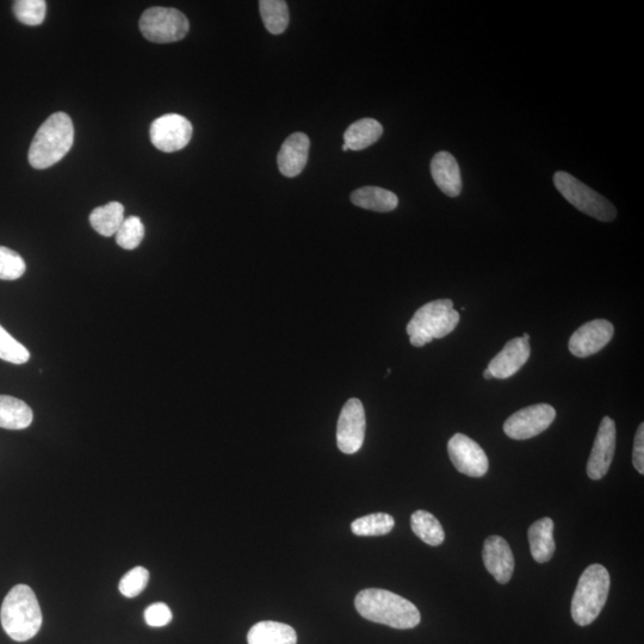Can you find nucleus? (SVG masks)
Wrapping results in <instances>:
<instances>
[{
  "label": "nucleus",
  "instance_id": "1",
  "mask_svg": "<svg viewBox=\"0 0 644 644\" xmlns=\"http://www.w3.org/2000/svg\"><path fill=\"white\" fill-rule=\"evenodd\" d=\"M356 610L370 622L385 624L394 629H413L420 623L416 605L405 598L380 588H368L357 594Z\"/></svg>",
  "mask_w": 644,
  "mask_h": 644
},
{
  "label": "nucleus",
  "instance_id": "2",
  "mask_svg": "<svg viewBox=\"0 0 644 644\" xmlns=\"http://www.w3.org/2000/svg\"><path fill=\"white\" fill-rule=\"evenodd\" d=\"M0 621L10 639L17 642L32 640L42 625V612L34 591L27 585H17L5 597Z\"/></svg>",
  "mask_w": 644,
  "mask_h": 644
},
{
  "label": "nucleus",
  "instance_id": "3",
  "mask_svg": "<svg viewBox=\"0 0 644 644\" xmlns=\"http://www.w3.org/2000/svg\"><path fill=\"white\" fill-rule=\"evenodd\" d=\"M74 142V127L71 117L65 113L49 116L34 136L29 148L30 165L45 170L58 164L71 151Z\"/></svg>",
  "mask_w": 644,
  "mask_h": 644
},
{
  "label": "nucleus",
  "instance_id": "4",
  "mask_svg": "<svg viewBox=\"0 0 644 644\" xmlns=\"http://www.w3.org/2000/svg\"><path fill=\"white\" fill-rule=\"evenodd\" d=\"M610 574L602 565H591L582 573L572 600V618L580 627L592 624L608 602Z\"/></svg>",
  "mask_w": 644,
  "mask_h": 644
},
{
  "label": "nucleus",
  "instance_id": "5",
  "mask_svg": "<svg viewBox=\"0 0 644 644\" xmlns=\"http://www.w3.org/2000/svg\"><path fill=\"white\" fill-rule=\"evenodd\" d=\"M460 322V313L451 300H437L426 303L418 309L407 325L410 342L416 348H423L433 339L449 336Z\"/></svg>",
  "mask_w": 644,
  "mask_h": 644
},
{
  "label": "nucleus",
  "instance_id": "6",
  "mask_svg": "<svg viewBox=\"0 0 644 644\" xmlns=\"http://www.w3.org/2000/svg\"><path fill=\"white\" fill-rule=\"evenodd\" d=\"M554 184L559 193L580 212L602 222L616 219L617 210L610 201L569 173L556 172Z\"/></svg>",
  "mask_w": 644,
  "mask_h": 644
},
{
  "label": "nucleus",
  "instance_id": "7",
  "mask_svg": "<svg viewBox=\"0 0 644 644\" xmlns=\"http://www.w3.org/2000/svg\"><path fill=\"white\" fill-rule=\"evenodd\" d=\"M190 24L183 12L173 8L148 9L141 16L140 30L148 41L172 43L188 35Z\"/></svg>",
  "mask_w": 644,
  "mask_h": 644
},
{
  "label": "nucleus",
  "instance_id": "8",
  "mask_svg": "<svg viewBox=\"0 0 644 644\" xmlns=\"http://www.w3.org/2000/svg\"><path fill=\"white\" fill-rule=\"evenodd\" d=\"M555 418V408L548 404L525 407L505 421L504 432L516 441H525L541 435L554 423Z\"/></svg>",
  "mask_w": 644,
  "mask_h": 644
},
{
  "label": "nucleus",
  "instance_id": "9",
  "mask_svg": "<svg viewBox=\"0 0 644 644\" xmlns=\"http://www.w3.org/2000/svg\"><path fill=\"white\" fill-rule=\"evenodd\" d=\"M151 141L161 152L173 153L187 147L193 136V125L178 114H167L152 123Z\"/></svg>",
  "mask_w": 644,
  "mask_h": 644
},
{
  "label": "nucleus",
  "instance_id": "10",
  "mask_svg": "<svg viewBox=\"0 0 644 644\" xmlns=\"http://www.w3.org/2000/svg\"><path fill=\"white\" fill-rule=\"evenodd\" d=\"M367 419L361 400L350 399L343 407L338 420L337 444L346 455H354L364 443Z\"/></svg>",
  "mask_w": 644,
  "mask_h": 644
},
{
  "label": "nucleus",
  "instance_id": "11",
  "mask_svg": "<svg viewBox=\"0 0 644 644\" xmlns=\"http://www.w3.org/2000/svg\"><path fill=\"white\" fill-rule=\"evenodd\" d=\"M449 457L458 472L470 478H482L488 472L489 462L485 450L462 433H456L448 443Z\"/></svg>",
  "mask_w": 644,
  "mask_h": 644
},
{
  "label": "nucleus",
  "instance_id": "12",
  "mask_svg": "<svg viewBox=\"0 0 644 644\" xmlns=\"http://www.w3.org/2000/svg\"><path fill=\"white\" fill-rule=\"evenodd\" d=\"M615 327L608 320L598 319L582 325L569 340V351L578 358L598 354L611 342Z\"/></svg>",
  "mask_w": 644,
  "mask_h": 644
},
{
  "label": "nucleus",
  "instance_id": "13",
  "mask_svg": "<svg viewBox=\"0 0 644 644\" xmlns=\"http://www.w3.org/2000/svg\"><path fill=\"white\" fill-rule=\"evenodd\" d=\"M616 424L610 417L600 423L596 441H594L590 460L587 463V475L591 480L603 479L608 474L616 450Z\"/></svg>",
  "mask_w": 644,
  "mask_h": 644
},
{
  "label": "nucleus",
  "instance_id": "14",
  "mask_svg": "<svg viewBox=\"0 0 644 644\" xmlns=\"http://www.w3.org/2000/svg\"><path fill=\"white\" fill-rule=\"evenodd\" d=\"M483 563L493 578L499 584H507L515 571V556H513L510 544L503 537H488L483 544Z\"/></svg>",
  "mask_w": 644,
  "mask_h": 644
},
{
  "label": "nucleus",
  "instance_id": "15",
  "mask_svg": "<svg viewBox=\"0 0 644 644\" xmlns=\"http://www.w3.org/2000/svg\"><path fill=\"white\" fill-rule=\"evenodd\" d=\"M531 355L528 340L515 338L505 345V348L495 356L488 365L493 379L506 380L516 375L524 367Z\"/></svg>",
  "mask_w": 644,
  "mask_h": 644
},
{
  "label": "nucleus",
  "instance_id": "16",
  "mask_svg": "<svg viewBox=\"0 0 644 644\" xmlns=\"http://www.w3.org/2000/svg\"><path fill=\"white\" fill-rule=\"evenodd\" d=\"M311 141L306 134L294 133L283 142L277 164L282 175L288 178L299 176L307 165Z\"/></svg>",
  "mask_w": 644,
  "mask_h": 644
},
{
  "label": "nucleus",
  "instance_id": "17",
  "mask_svg": "<svg viewBox=\"0 0 644 644\" xmlns=\"http://www.w3.org/2000/svg\"><path fill=\"white\" fill-rule=\"evenodd\" d=\"M431 175L439 190L449 197L462 193L460 165L449 152H439L431 161Z\"/></svg>",
  "mask_w": 644,
  "mask_h": 644
},
{
  "label": "nucleus",
  "instance_id": "18",
  "mask_svg": "<svg viewBox=\"0 0 644 644\" xmlns=\"http://www.w3.org/2000/svg\"><path fill=\"white\" fill-rule=\"evenodd\" d=\"M529 543L531 555L538 563L551 560L555 553L554 522L551 518H542L530 526Z\"/></svg>",
  "mask_w": 644,
  "mask_h": 644
},
{
  "label": "nucleus",
  "instance_id": "19",
  "mask_svg": "<svg viewBox=\"0 0 644 644\" xmlns=\"http://www.w3.org/2000/svg\"><path fill=\"white\" fill-rule=\"evenodd\" d=\"M34 413L26 402L14 396L0 395V427L24 430L33 423Z\"/></svg>",
  "mask_w": 644,
  "mask_h": 644
},
{
  "label": "nucleus",
  "instance_id": "20",
  "mask_svg": "<svg viewBox=\"0 0 644 644\" xmlns=\"http://www.w3.org/2000/svg\"><path fill=\"white\" fill-rule=\"evenodd\" d=\"M351 202L356 207L379 213L393 212L399 206L398 196L392 191L379 187L357 189L351 195Z\"/></svg>",
  "mask_w": 644,
  "mask_h": 644
},
{
  "label": "nucleus",
  "instance_id": "21",
  "mask_svg": "<svg viewBox=\"0 0 644 644\" xmlns=\"http://www.w3.org/2000/svg\"><path fill=\"white\" fill-rule=\"evenodd\" d=\"M249 644H296L297 635L290 625L272 621L253 625L247 635Z\"/></svg>",
  "mask_w": 644,
  "mask_h": 644
},
{
  "label": "nucleus",
  "instance_id": "22",
  "mask_svg": "<svg viewBox=\"0 0 644 644\" xmlns=\"http://www.w3.org/2000/svg\"><path fill=\"white\" fill-rule=\"evenodd\" d=\"M383 127L379 121L374 119H362L346 129L344 134V145L351 151H363L373 146L381 139Z\"/></svg>",
  "mask_w": 644,
  "mask_h": 644
},
{
  "label": "nucleus",
  "instance_id": "23",
  "mask_svg": "<svg viewBox=\"0 0 644 644\" xmlns=\"http://www.w3.org/2000/svg\"><path fill=\"white\" fill-rule=\"evenodd\" d=\"M123 221H125V208L119 202H111L107 206L98 207L90 214L92 228L103 237L116 235Z\"/></svg>",
  "mask_w": 644,
  "mask_h": 644
},
{
  "label": "nucleus",
  "instance_id": "24",
  "mask_svg": "<svg viewBox=\"0 0 644 644\" xmlns=\"http://www.w3.org/2000/svg\"><path fill=\"white\" fill-rule=\"evenodd\" d=\"M411 526L414 534L431 547L441 546L445 540L442 524L430 512L423 510L414 512L411 517Z\"/></svg>",
  "mask_w": 644,
  "mask_h": 644
},
{
  "label": "nucleus",
  "instance_id": "25",
  "mask_svg": "<svg viewBox=\"0 0 644 644\" xmlns=\"http://www.w3.org/2000/svg\"><path fill=\"white\" fill-rule=\"evenodd\" d=\"M260 16L268 32L280 35L286 32L289 24L288 4L283 0H262L259 2Z\"/></svg>",
  "mask_w": 644,
  "mask_h": 644
},
{
  "label": "nucleus",
  "instance_id": "26",
  "mask_svg": "<svg viewBox=\"0 0 644 644\" xmlns=\"http://www.w3.org/2000/svg\"><path fill=\"white\" fill-rule=\"evenodd\" d=\"M395 520L388 513H373V515L358 518L351 524V530L356 536H385L394 529Z\"/></svg>",
  "mask_w": 644,
  "mask_h": 644
},
{
  "label": "nucleus",
  "instance_id": "27",
  "mask_svg": "<svg viewBox=\"0 0 644 644\" xmlns=\"http://www.w3.org/2000/svg\"><path fill=\"white\" fill-rule=\"evenodd\" d=\"M46 12L45 0H17L14 3V14L17 20L26 26H40L45 21Z\"/></svg>",
  "mask_w": 644,
  "mask_h": 644
},
{
  "label": "nucleus",
  "instance_id": "28",
  "mask_svg": "<svg viewBox=\"0 0 644 644\" xmlns=\"http://www.w3.org/2000/svg\"><path fill=\"white\" fill-rule=\"evenodd\" d=\"M145 237V227L138 216H129L123 221L119 231L116 233V243L122 249L135 250L139 247Z\"/></svg>",
  "mask_w": 644,
  "mask_h": 644
},
{
  "label": "nucleus",
  "instance_id": "29",
  "mask_svg": "<svg viewBox=\"0 0 644 644\" xmlns=\"http://www.w3.org/2000/svg\"><path fill=\"white\" fill-rule=\"evenodd\" d=\"M26 270V262L20 253L0 246V280L16 281L24 275Z\"/></svg>",
  "mask_w": 644,
  "mask_h": 644
},
{
  "label": "nucleus",
  "instance_id": "30",
  "mask_svg": "<svg viewBox=\"0 0 644 644\" xmlns=\"http://www.w3.org/2000/svg\"><path fill=\"white\" fill-rule=\"evenodd\" d=\"M0 359L12 364H24L30 359L26 346L17 342L2 325H0Z\"/></svg>",
  "mask_w": 644,
  "mask_h": 644
},
{
  "label": "nucleus",
  "instance_id": "31",
  "mask_svg": "<svg viewBox=\"0 0 644 644\" xmlns=\"http://www.w3.org/2000/svg\"><path fill=\"white\" fill-rule=\"evenodd\" d=\"M150 572L144 567H135L120 581V592L127 598L138 597L148 585Z\"/></svg>",
  "mask_w": 644,
  "mask_h": 644
},
{
  "label": "nucleus",
  "instance_id": "32",
  "mask_svg": "<svg viewBox=\"0 0 644 644\" xmlns=\"http://www.w3.org/2000/svg\"><path fill=\"white\" fill-rule=\"evenodd\" d=\"M145 621L152 628L165 627L172 621V612L164 603L152 604L145 611Z\"/></svg>",
  "mask_w": 644,
  "mask_h": 644
},
{
  "label": "nucleus",
  "instance_id": "33",
  "mask_svg": "<svg viewBox=\"0 0 644 644\" xmlns=\"http://www.w3.org/2000/svg\"><path fill=\"white\" fill-rule=\"evenodd\" d=\"M633 463L634 467L641 475L644 474V424L639 426L637 429L635 442H634V451H633Z\"/></svg>",
  "mask_w": 644,
  "mask_h": 644
},
{
  "label": "nucleus",
  "instance_id": "34",
  "mask_svg": "<svg viewBox=\"0 0 644 644\" xmlns=\"http://www.w3.org/2000/svg\"><path fill=\"white\" fill-rule=\"evenodd\" d=\"M483 377H485L486 380H492L493 379V376H492L491 373H489L488 369H486L485 373H483Z\"/></svg>",
  "mask_w": 644,
  "mask_h": 644
},
{
  "label": "nucleus",
  "instance_id": "35",
  "mask_svg": "<svg viewBox=\"0 0 644 644\" xmlns=\"http://www.w3.org/2000/svg\"><path fill=\"white\" fill-rule=\"evenodd\" d=\"M522 338L525 339V340H528V342L530 340V336H529L528 333H524Z\"/></svg>",
  "mask_w": 644,
  "mask_h": 644
},
{
  "label": "nucleus",
  "instance_id": "36",
  "mask_svg": "<svg viewBox=\"0 0 644 644\" xmlns=\"http://www.w3.org/2000/svg\"><path fill=\"white\" fill-rule=\"evenodd\" d=\"M343 151H344V152L349 151V147H348V146H346V145H344V146H343Z\"/></svg>",
  "mask_w": 644,
  "mask_h": 644
}]
</instances>
